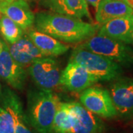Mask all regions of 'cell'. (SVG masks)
I'll return each instance as SVG.
<instances>
[{"label": "cell", "instance_id": "obj_10", "mask_svg": "<svg viewBox=\"0 0 133 133\" xmlns=\"http://www.w3.org/2000/svg\"><path fill=\"white\" fill-rule=\"evenodd\" d=\"M0 13L13 20L24 31L34 25L35 15L25 0L0 2Z\"/></svg>", "mask_w": 133, "mask_h": 133}, {"label": "cell", "instance_id": "obj_25", "mask_svg": "<svg viewBox=\"0 0 133 133\" xmlns=\"http://www.w3.org/2000/svg\"><path fill=\"white\" fill-rule=\"evenodd\" d=\"M3 1H12V0H0V2H3Z\"/></svg>", "mask_w": 133, "mask_h": 133}, {"label": "cell", "instance_id": "obj_18", "mask_svg": "<svg viewBox=\"0 0 133 133\" xmlns=\"http://www.w3.org/2000/svg\"><path fill=\"white\" fill-rule=\"evenodd\" d=\"M14 91L8 87L2 90L0 101V133H15L14 115L12 109Z\"/></svg>", "mask_w": 133, "mask_h": 133}, {"label": "cell", "instance_id": "obj_9", "mask_svg": "<svg viewBox=\"0 0 133 133\" xmlns=\"http://www.w3.org/2000/svg\"><path fill=\"white\" fill-rule=\"evenodd\" d=\"M98 82L84 67L70 61L61 73L59 85L72 92H81L85 89Z\"/></svg>", "mask_w": 133, "mask_h": 133}, {"label": "cell", "instance_id": "obj_21", "mask_svg": "<svg viewBox=\"0 0 133 133\" xmlns=\"http://www.w3.org/2000/svg\"><path fill=\"white\" fill-rule=\"evenodd\" d=\"M101 0H86V2H87V4H90L92 5L95 10L97 9L98 6L99 5V3L101 2Z\"/></svg>", "mask_w": 133, "mask_h": 133}, {"label": "cell", "instance_id": "obj_1", "mask_svg": "<svg viewBox=\"0 0 133 133\" xmlns=\"http://www.w3.org/2000/svg\"><path fill=\"white\" fill-rule=\"evenodd\" d=\"M35 29L50 35L60 42L70 44L84 42L97 34L100 24L89 23L81 19L58 14L53 12H39L35 16Z\"/></svg>", "mask_w": 133, "mask_h": 133}, {"label": "cell", "instance_id": "obj_22", "mask_svg": "<svg viewBox=\"0 0 133 133\" xmlns=\"http://www.w3.org/2000/svg\"><path fill=\"white\" fill-rule=\"evenodd\" d=\"M123 1L133 9V0H123Z\"/></svg>", "mask_w": 133, "mask_h": 133}, {"label": "cell", "instance_id": "obj_20", "mask_svg": "<svg viewBox=\"0 0 133 133\" xmlns=\"http://www.w3.org/2000/svg\"><path fill=\"white\" fill-rule=\"evenodd\" d=\"M0 31L6 42L10 44L16 42L23 35L24 30L13 20L0 13Z\"/></svg>", "mask_w": 133, "mask_h": 133}, {"label": "cell", "instance_id": "obj_11", "mask_svg": "<svg viewBox=\"0 0 133 133\" xmlns=\"http://www.w3.org/2000/svg\"><path fill=\"white\" fill-rule=\"evenodd\" d=\"M98 35L107 36L127 44L133 42V14L112 19L102 24Z\"/></svg>", "mask_w": 133, "mask_h": 133}, {"label": "cell", "instance_id": "obj_5", "mask_svg": "<svg viewBox=\"0 0 133 133\" xmlns=\"http://www.w3.org/2000/svg\"><path fill=\"white\" fill-rule=\"evenodd\" d=\"M28 73L36 87L52 90L59 85L62 71L55 57L45 56L29 65Z\"/></svg>", "mask_w": 133, "mask_h": 133}, {"label": "cell", "instance_id": "obj_7", "mask_svg": "<svg viewBox=\"0 0 133 133\" xmlns=\"http://www.w3.org/2000/svg\"><path fill=\"white\" fill-rule=\"evenodd\" d=\"M109 93L117 114L133 118V78L121 76L112 81Z\"/></svg>", "mask_w": 133, "mask_h": 133}, {"label": "cell", "instance_id": "obj_23", "mask_svg": "<svg viewBox=\"0 0 133 133\" xmlns=\"http://www.w3.org/2000/svg\"><path fill=\"white\" fill-rule=\"evenodd\" d=\"M2 90H3V89L2 87L1 84H0V101H1V98H2Z\"/></svg>", "mask_w": 133, "mask_h": 133}, {"label": "cell", "instance_id": "obj_12", "mask_svg": "<svg viewBox=\"0 0 133 133\" xmlns=\"http://www.w3.org/2000/svg\"><path fill=\"white\" fill-rule=\"evenodd\" d=\"M42 4L51 12L81 19H91L86 0H42Z\"/></svg>", "mask_w": 133, "mask_h": 133}, {"label": "cell", "instance_id": "obj_24", "mask_svg": "<svg viewBox=\"0 0 133 133\" xmlns=\"http://www.w3.org/2000/svg\"><path fill=\"white\" fill-rule=\"evenodd\" d=\"M2 42L0 40V52L2 50Z\"/></svg>", "mask_w": 133, "mask_h": 133}, {"label": "cell", "instance_id": "obj_4", "mask_svg": "<svg viewBox=\"0 0 133 133\" xmlns=\"http://www.w3.org/2000/svg\"><path fill=\"white\" fill-rule=\"evenodd\" d=\"M79 46L108 58L122 67L133 66V49L123 42L95 34Z\"/></svg>", "mask_w": 133, "mask_h": 133}, {"label": "cell", "instance_id": "obj_19", "mask_svg": "<svg viewBox=\"0 0 133 133\" xmlns=\"http://www.w3.org/2000/svg\"><path fill=\"white\" fill-rule=\"evenodd\" d=\"M12 109L14 115L15 133H38L31 130V127L27 121L21 100L14 92L12 94Z\"/></svg>", "mask_w": 133, "mask_h": 133}, {"label": "cell", "instance_id": "obj_6", "mask_svg": "<svg viewBox=\"0 0 133 133\" xmlns=\"http://www.w3.org/2000/svg\"><path fill=\"white\" fill-rule=\"evenodd\" d=\"M79 100L85 109L97 116L111 118L118 115L109 91L103 87L91 86L81 92Z\"/></svg>", "mask_w": 133, "mask_h": 133}, {"label": "cell", "instance_id": "obj_14", "mask_svg": "<svg viewBox=\"0 0 133 133\" xmlns=\"http://www.w3.org/2000/svg\"><path fill=\"white\" fill-rule=\"evenodd\" d=\"M76 114V123L71 133H102L103 121L96 115L85 109L80 103L70 102Z\"/></svg>", "mask_w": 133, "mask_h": 133}, {"label": "cell", "instance_id": "obj_26", "mask_svg": "<svg viewBox=\"0 0 133 133\" xmlns=\"http://www.w3.org/2000/svg\"><path fill=\"white\" fill-rule=\"evenodd\" d=\"M50 133H55V132H50Z\"/></svg>", "mask_w": 133, "mask_h": 133}, {"label": "cell", "instance_id": "obj_2", "mask_svg": "<svg viewBox=\"0 0 133 133\" xmlns=\"http://www.w3.org/2000/svg\"><path fill=\"white\" fill-rule=\"evenodd\" d=\"M25 116L30 126L38 133H50L59 99L52 90L30 88L27 95Z\"/></svg>", "mask_w": 133, "mask_h": 133}, {"label": "cell", "instance_id": "obj_13", "mask_svg": "<svg viewBox=\"0 0 133 133\" xmlns=\"http://www.w3.org/2000/svg\"><path fill=\"white\" fill-rule=\"evenodd\" d=\"M8 48L13 58L24 67L30 65L37 59L46 56L33 44L27 34H24L16 42L8 45Z\"/></svg>", "mask_w": 133, "mask_h": 133}, {"label": "cell", "instance_id": "obj_16", "mask_svg": "<svg viewBox=\"0 0 133 133\" xmlns=\"http://www.w3.org/2000/svg\"><path fill=\"white\" fill-rule=\"evenodd\" d=\"M95 10V19L100 25L115 18L133 14L132 8L123 0H101Z\"/></svg>", "mask_w": 133, "mask_h": 133}, {"label": "cell", "instance_id": "obj_3", "mask_svg": "<svg viewBox=\"0 0 133 133\" xmlns=\"http://www.w3.org/2000/svg\"><path fill=\"white\" fill-rule=\"evenodd\" d=\"M70 61L84 67L98 81H112L121 77L123 68L118 63L79 45L72 51Z\"/></svg>", "mask_w": 133, "mask_h": 133}, {"label": "cell", "instance_id": "obj_8", "mask_svg": "<svg viewBox=\"0 0 133 133\" xmlns=\"http://www.w3.org/2000/svg\"><path fill=\"white\" fill-rule=\"evenodd\" d=\"M0 78L17 90L24 89L28 78V71L13 58L8 44L5 42H2L0 52Z\"/></svg>", "mask_w": 133, "mask_h": 133}, {"label": "cell", "instance_id": "obj_15", "mask_svg": "<svg viewBox=\"0 0 133 133\" xmlns=\"http://www.w3.org/2000/svg\"><path fill=\"white\" fill-rule=\"evenodd\" d=\"M27 35L38 50L46 56H58L67 52L70 49L68 45L36 29H29Z\"/></svg>", "mask_w": 133, "mask_h": 133}, {"label": "cell", "instance_id": "obj_17", "mask_svg": "<svg viewBox=\"0 0 133 133\" xmlns=\"http://www.w3.org/2000/svg\"><path fill=\"white\" fill-rule=\"evenodd\" d=\"M76 114L70 102H59L55 115L52 131L55 133H71L76 123Z\"/></svg>", "mask_w": 133, "mask_h": 133}]
</instances>
